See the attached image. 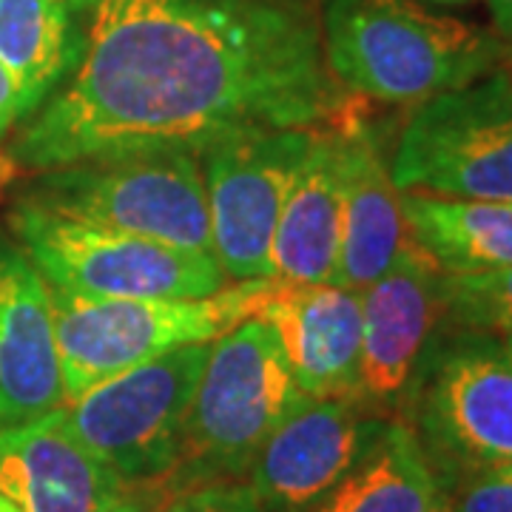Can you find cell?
I'll use <instances>...</instances> for the list:
<instances>
[{
    "label": "cell",
    "mask_w": 512,
    "mask_h": 512,
    "mask_svg": "<svg viewBox=\"0 0 512 512\" xmlns=\"http://www.w3.org/2000/svg\"><path fill=\"white\" fill-rule=\"evenodd\" d=\"M359 97L328 69L322 0H83L72 74L32 111L15 163L183 148L333 126Z\"/></svg>",
    "instance_id": "6da1fadb"
},
{
    "label": "cell",
    "mask_w": 512,
    "mask_h": 512,
    "mask_svg": "<svg viewBox=\"0 0 512 512\" xmlns=\"http://www.w3.org/2000/svg\"><path fill=\"white\" fill-rule=\"evenodd\" d=\"M330 74L359 100L419 106L498 69L504 43L416 0H322Z\"/></svg>",
    "instance_id": "7a4b0ae2"
},
{
    "label": "cell",
    "mask_w": 512,
    "mask_h": 512,
    "mask_svg": "<svg viewBox=\"0 0 512 512\" xmlns=\"http://www.w3.org/2000/svg\"><path fill=\"white\" fill-rule=\"evenodd\" d=\"M305 399L262 319L251 316L222 333L208 348L163 498L214 481H242L259 447Z\"/></svg>",
    "instance_id": "3957f363"
},
{
    "label": "cell",
    "mask_w": 512,
    "mask_h": 512,
    "mask_svg": "<svg viewBox=\"0 0 512 512\" xmlns=\"http://www.w3.org/2000/svg\"><path fill=\"white\" fill-rule=\"evenodd\" d=\"M18 202L63 220L214 254L200 154L183 148L120 151L46 168Z\"/></svg>",
    "instance_id": "277c9868"
},
{
    "label": "cell",
    "mask_w": 512,
    "mask_h": 512,
    "mask_svg": "<svg viewBox=\"0 0 512 512\" xmlns=\"http://www.w3.org/2000/svg\"><path fill=\"white\" fill-rule=\"evenodd\" d=\"M271 288L274 279H251L200 299H97L52 288L63 399L168 350L220 339L256 316Z\"/></svg>",
    "instance_id": "5b68a950"
},
{
    "label": "cell",
    "mask_w": 512,
    "mask_h": 512,
    "mask_svg": "<svg viewBox=\"0 0 512 512\" xmlns=\"http://www.w3.org/2000/svg\"><path fill=\"white\" fill-rule=\"evenodd\" d=\"M404 424L441 493L464 478L512 464V356L507 345L481 330H461L433 342Z\"/></svg>",
    "instance_id": "8992f818"
},
{
    "label": "cell",
    "mask_w": 512,
    "mask_h": 512,
    "mask_svg": "<svg viewBox=\"0 0 512 512\" xmlns=\"http://www.w3.org/2000/svg\"><path fill=\"white\" fill-rule=\"evenodd\" d=\"M208 348L211 342L185 345L128 367L63 404L60 416L120 481L163 498Z\"/></svg>",
    "instance_id": "52a82bcc"
},
{
    "label": "cell",
    "mask_w": 512,
    "mask_h": 512,
    "mask_svg": "<svg viewBox=\"0 0 512 512\" xmlns=\"http://www.w3.org/2000/svg\"><path fill=\"white\" fill-rule=\"evenodd\" d=\"M12 231L57 291L97 299H200L225 288L214 254L63 220L18 202Z\"/></svg>",
    "instance_id": "ba28073f"
},
{
    "label": "cell",
    "mask_w": 512,
    "mask_h": 512,
    "mask_svg": "<svg viewBox=\"0 0 512 512\" xmlns=\"http://www.w3.org/2000/svg\"><path fill=\"white\" fill-rule=\"evenodd\" d=\"M402 194L512 202V74L419 103L390 160Z\"/></svg>",
    "instance_id": "9c48e42d"
},
{
    "label": "cell",
    "mask_w": 512,
    "mask_h": 512,
    "mask_svg": "<svg viewBox=\"0 0 512 512\" xmlns=\"http://www.w3.org/2000/svg\"><path fill=\"white\" fill-rule=\"evenodd\" d=\"M316 128H268L200 151L211 251L234 282L271 279V242L282 205Z\"/></svg>",
    "instance_id": "30bf717a"
},
{
    "label": "cell",
    "mask_w": 512,
    "mask_h": 512,
    "mask_svg": "<svg viewBox=\"0 0 512 512\" xmlns=\"http://www.w3.org/2000/svg\"><path fill=\"white\" fill-rule=\"evenodd\" d=\"M441 271L407 239L362 291V350L353 402L376 419L404 421L441 316Z\"/></svg>",
    "instance_id": "8fae6325"
},
{
    "label": "cell",
    "mask_w": 512,
    "mask_h": 512,
    "mask_svg": "<svg viewBox=\"0 0 512 512\" xmlns=\"http://www.w3.org/2000/svg\"><path fill=\"white\" fill-rule=\"evenodd\" d=\"M0 495L20 512H154L163 501L114 476L66 427L60 407L0 424Z\"/></svg>",
    "instance_id": "7c38bea8"
},
{
    "label": "cell",
    "mask_w": 512,
    "mask_h": 512,
    "mask_svg": "<svg viewBox=\"0 0 512 512\" xmlns=\"http://www.w3.org/2000/svg\"><path fill=\"white\" fill-rule=\"evenodd\" d=\"M384 421L348 396H308L259 447L242 481L265 512H308L356 464Z\"/></svg>",
    "instance_id": "4fadbf2b"
},
{
    "label": "cell",
    "mask_w": 512,
    "mask_h": 512,
    "mask_svg": "<svg viewBox=\"0 0 512 512\" xmlns=\"http://www.w3.org/2000/svg\"><path fill=\"white\" fill-rule=\"evenodd\" d=\"M52 288L18 242L0 237V424L63 407Z\"/></svg>",
    "instance_id": "5bb4252c"
},
{
    "label": "cell",
    "mask_w": 512,
    "mask_h": 512,
    "mask_svg": "<svg viewBox=\"0 0 512 512\" xmlns=\"http://www.w3.org/2000/svg\"><path fill=\"white\" fill-rule=\"evenodd\" d=\"M256 319L274 330L293 382L305 396H353L362 350V291L336 282H274L256 311Z\"/></svg>",
    "instance_id": "9a60e30c"
},
{
    "label": "cell",
    "mask_w": 512,
    "mask_h": 512,
    "mask_svg": "<svg viewBox=\"0 0 512 512\" xmlns=\"http://www.w3.org/2000/svg\"><path fill=\"white\" fill-rule=\"evenodd\" d=\"M333 128L342 151V237L333 282L365 291L407 242L402 191L393 183L382 143L359 106L345 111Z\"/></svg>",
    "instance_id": "2e32d148"
},
{
    "label": "cell",
    "mask_w": 512,
    "mask_h": 512,
    "mask_svg": "<svg viewBox=\"0 0 512 512\" xmlns=\"http://www.w3.org/2000/svg\"><path fill=\"white\" fill-rule=\"evenodd\" d=\"M342 237V151L333 126L316 128L311 151L282 205L271 242L279 285L333 282Z\"/></svg>",
    "instance_id": "e0dca14e"
},
{
    "label": "cell",
    "mask_w": 512,
    "mask_h": 512,
    "mask_svg": "<svg viewBox=\"0 0 512 512\" xmlns=\"http://www.w3.org/2000/svg\"><path fill=\"white\" fill-rule=\"evenodd\" d=\"M83 49V0H0V63L26 120L72 74Z\"/></svg>",
    "instance_id": "ac0fdd59"
},
{
    "label": "cell",
    "mask_w": 512,
    "mask_h": 512,
    "mask_svg": "<svg viewBox=\"0 0 512 512\" xmlns=\"http://www.w3.org/2000/svg\"><path fill=\"white\" fill-rule=\"evenodd\" d=\"M407 239L441 274L512 268V202L402 194Z\"/></svg>",
    "instance_id": "d6986e66"
},
{
    "label": "cell",
    "mask_w": 512,
    "mask_h": 512,
    "mask_svg": "<svg viewBox=\"0 0 512 512\" xmlns=\"http://www.w3.org/2000/svg\"><path fill=\"white\" fill-rule=\"evenodd\" d=\"M308 512H444V493L410 424L393 419Z\"/></svg>",
    "instance_id": "ffe728a7"
},
{
    "label": "cell",
    "mask_w": 512,
    "mask_h": 512,
    "mask_svg": "<svg viewBox=\"0 0 512 512\" xmlns=\"http://www.w3.org/2000/svg\"><path fill=\"white\" fill-rule=\"evenodd\" d=\"M441 313L461 330L512 336V268L441 274Z\"/></svg>",
    "instance_id": "44dd1931"
},
{
    "label": "cell",
    "mask_w": 512,
    "mask_h": 512,
    "mask_svg": "<svg viewBox=\"0 0 512 512\" xmlns=\"http://www.w3.org/2000/svg\"><path fill=\"white\" fill-rule=\"evenodd\" d=\"M447 512H512V464L464 478L444 498Z\"/></svg>",
    "instance_id": "7402d4cb"
},
{
    "label": "cell",
    "mask_w": 512,
    "mask_h": 512,
    "mask_svg": "<svg viewBox=\"0 0 512 512\" xmlns=\"http://www.w3.org/2000/svg\"><path fill=\"white\" fill-rule=\"evenodd\" d=\"M154 512H265L245 481H214L165 495Z\"/></svg>",
    "instance_id": "603a6c76"
},
{
    "label": "cell",
    "mask_w": 512,
    "mask_h": 512,
    "mask_svg": "<svg viewBox=\"0 0 512 512\" xmlns=\"http://www.w3.org/2000/svg\"><path fill=\"white\" fill-rule=\"evenodd\" d=\"M20 120V100L15 92V83L6 72V66L0 63V134H6L9 128Z\"/></svg>",
    "instance_id": "cb8c5ba5"
},
{
    "label": "cell",
    "mask_w": 512,
    "mask_h": 512,
    "mask_svg": "<svg viewBox=\"0 0 512 512\" xmlns=\"http://www.w3.org/2000/svg\"><path fill=\"white\" fill-rule=\"evenodd\" d=\"M487 6L493 12L495 29L512 40V0H487Z\"/></svg>",
    "instance_id": "d4e9b609"
},
{
    "label": "cell",
    "mask_w": 512,
    "mask_h": 512,
    "mask_svg": "<svg viewBox=\"0 0 512 512\" xmlns=\"http://www.w3.org/2000/svg\"><path fill=\"white\" fill-rule=\"evenodd\" d=\"M0 512H20V510L12 504V501H9V498H3V495H0Z\"/></svg>",
    "instance_id": "484cf974"
},
{
    "label": "cell",
    "mask_w": 512,
    "mask_h": 512,
    "mask_svg": "<svg viewBox=\"0 0 512 512\" xmlns=\"http://www.w3.org/2000/svg\"><path fill=\"white\" fill-rule=\"evenodd\" d=\"M504 345H507V353L512 356V336H507V339H504Z\"/></svg>",
    "instance_id": "4316f807"
},
{
    "label": "cell",
    "mask_w": 512,
    "mask_h": 512,
    "mask_svg": "<svg viewBox=\"0 0 512 512\" xmlns=\"http://www.w3.org/2000/svg\"><path fill=\"white\" fill-rule=\"evenodd\" d=\"M436 3H470V0H436Z\"/></svg>",
    "instance_id": "83f0119b"
}]
</instances>
